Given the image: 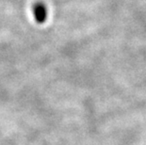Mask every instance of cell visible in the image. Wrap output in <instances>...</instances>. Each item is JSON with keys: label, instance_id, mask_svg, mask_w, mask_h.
Instances as JSON below:
<instances>
[{"label": "cell", "instance_id": "cell-1", "mask_svg": "<svg viewBox=\"0 0 146 145\" xmlns=\"http://www.w3.org/2000/svg\"><path fill=\"white\" fill-rule=\"evenodd\" d=\"M33 15L38 24H43L47 19V9L42 2H37L33 6Z\"/></svg>", "mask_w": 146, "mask_h": 145}]
</instances>
